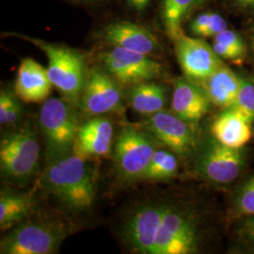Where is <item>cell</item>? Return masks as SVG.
I'll list each match as a JSON object with an SVG mask.
<instances>
[{"instance_id":"cell-15","label":"cell","mask_w":254,"mask_h":254,"mask_svg":"<svg viewBox=\"0 0 254 254\" xmlns=\"http://www.w3.org/2000/svg\"><path fill=\"white\" fill-rule=\"evenodd\" d=\"M113 126L109 119L97 117L78 128L73 152L84 158L109 155L113 140Z\"/></svg>"},{"instance_id":"cell-32","label":"cell","mask_w":254,"mask_h":254,"mask_svg":"<svg viewBox=\"0 0 254 254\" xmlns=\"http://www.w3.org/2000/svg\"><path fill=\"white\" fill-rule=\"evenodd\" d=\"M128 6L137 12L144 11L151 3V0H127Z\"/></svg>"},{"instance_id":"cell-9","label":"cell","mask_w":254,"mask_h":254,"mask_svg":"<svg viewBox=\"0 0 254 254\" xmlns=\"http://www.w3.org/2000/svg\"><path fill=\"white\" fill-rule=\"evenodd\" d=\"M173 42L182 71L193 81H202L224 66L213 47L201 39L183 33Z\"/></svg>"},{"instance_id":"cell-10","label":"cell","mask_w":254,"mask_h":254,"mask_svg":"<svg viewBox=\"0 0 254 254\" xmlns=\"http://www.w3.org/2000/svg\"><path fill=\"white\" fill-rule=\"evenodd\" d=\"M146 131L154 139L167 146L171 151L180 155H187L197 146V138L190 123L174 113L161 110L144 122Z\"/></svg>"},{"instance_id":"cell-25","label":"cell","mask_w":254,"mask_h":254,"mask_svg":"<svg viewBox=\"0 0 254 254\" xmlns=\"http://www.w3.org/2000/svg\"><path fill=\"white\" fill-rule=\"evenodd\" d=\"M236 209L238 217L254 216V175L246 182L239 192Z\"/></svg>"},{"instance_id":"cell-33","label":"cell","mask_w":254,"mask_h":254,"mask_svg":"<svg viewBox=\"0 0 254 254\" xmlns=\"http://www.w3.org/2000/svg\"><path fill=\"white\" fill-rule=\"evenodd\" d=\"M240 3H243L246 5H253L254 4V0H238Z\"/></svg>"},{"instance_id":"cell-5","label":"cell","mask_w":254,"mask_h":254,"mask_svg":"<svg viewBox=\"0 0 254 254\" xmlns=\"http://www.w3.org/2000/svg\"><path fill=\"white\" fill-rule=\"evenodd\" d=\"M66 236L62 225L50 221L28 222L10 231L1 240L2 254H50L58 252Z\"/></svg>"},{"instance_id":"cell-21","label":"cell","mask_w":254,"mask_h":254,"mask_svg":"<svg viewBox=\"0 0 254 254\" xmlns=\"http://www.w3.org/2000/svg\"><path fill=\"white\" fill-rule=\"evenodd\" d=\"M34 202L26 194H14L1 191L0 195V228L9 229L31 213Z\"/></svg>"},{"instance_id":"cell-11","label":"cell","mask_w":254,"mask_h":254,"mask_svg":"<svg viewBox=\"0 0 254 254\" xmlns=\"http://www.w3.org/2000/svg\"><path fill=\"white\" fill-rule=\"evenodd\" d=\"M168 205L145 204L136 209L124 229V237L133 251L152 254L155 239L161 226Z\"/></svg>"},{"instance_id":"cell-20","label":"cell","mask_w":254,"mask_h":254,"mask_svg":"<svg viewBox=\"0 0 254 254\" xmlns=\"http://www.w3.org/2000/svg\"><path fill=\"white\" fill-rule=\"evenodd\" d=\"M127 98L132 109L147 116L163 110L167 101L165 88L153 81L132 86L128 91Z\"/></svg>"},{"instance_id":"cell-18","label":"cell","mask_w":254,"mask_h":254,"mask_svg":"<svg viewBox=\"0 0 254 254\" xmlns=\"http://www.w3.org/2000/svg\"><path fill=\"white\" fill-rule=\"evenodd\" d=\"M251 123L235 109H226L212 125V133L221 144L242 148L252 136Z\"/></svg>"},{"instance_id":"cell-16","label":"cell","mask_w":254,"mask_h":254,"mask_svg":"<svg viewBox=\"0 0 254 254\" xmlns=\"http://www.w3.org/2000/svg\"><path fill=\"white\" fill-rule=\"evenodd\" d=\"M211 102L204 90L190 78H179L174 82L172 109L178 117L189 122L200 121L209 110Z\"/></svg>"},{"instance_id":"cell-14","label":"cell","mask_w":254,"mask_h":254,"mask_svg":"<svg viewBox=\"0 0 254 254\" xmlns=\"http://www.w3.org/2000/svg\"><path fill=\"white\" fill-rule=\"evenodd\" d=\"M102 37L112 46H118L137 53L154 56L160 50V44L147 27L129 21H119L108 25Z\"/></svg>"},{"instance_id":"cell-13","label":"cell","mask_w":254,"mask_h":254,"mask_svg":"<svg viewBox=\"0 0 254 254\" xmlns=\"http://www.w3.org/2000/svg\"><path fill=\"white\" fill-rule=\"evenodd\" d=\"M245 162L241 148H232L216 142L202 153L199 159V171L210 181L229 184L241 173Z\"/></svg>"},{"instance_id":"cell-1","label":"cell","mask_w":254,"mask_h":254,"mask_svg":"<svg viewBox=\"0 0 254 254\" xmlns=\"http://www.w3.org/2000/svg\"><path fill=\"white\" fill-rule=\"evenodd\" d=\"M85 160L73 152L48 163L45 173L47 191L72 210L89 208L95 199V183Z\"/></svg>"},{"instance_id":"cell-8","label":"cell","mask_w":254,"mask_h":254,"mask_svg":"<svg viewBox=\"0 0 254 254\" xmlns=\"http://www.w3.org/2000/svg\"><path fill=\"white\" fill-rule=\"evenodd\" d=\"M197 232L193 218L168 205L152 254H189L196 251Z\"/></svg>"},{"instance_id":"cell-17","label":"cell","mask_w":254,"mask_h":254,"mask_svg":"<svg viewBox=\"0 0 254 254\" xmlns=\"http://www.w3.org/2000/svg\"><path fill=\"white\" fill-rule=\"evenodd\" d=\"M52 86L47 69L32 59L22 60L14 84V92L19 99L27 103L44 102Z\"/></svg>"},{"instance_id":"cell-6","label":"cell","mask_w":254,"mask_h":254,"mask_svg":"<svg viewBox=\"0 0 254 254\" xmlns=\"http://www.w3.org/2000/svg\"><path fill=\"white\" fill-rule=\"evenodd\" d=\"M156 142L148 132L131 127L121 129L114 144L113 155L123 179H140L157 150Z\"/></svg>"},{"instance_id":"cell-24","label":"cell","mask_w":254,"mask_h":254,"mask_svg":"<svg viewBox=\"0 0 254 254\" xmlns=\"http://www.w3.org/2000/svg\"><path fill=\"white\" fill-rule=\"evenodd\" d=\"M229 109H235L245 117L251 124L254 122V84L241 78V85L233 106Z\"/></svg>"},{"instance_id":"cell-29","label":"cell","mask_w":254,"mask_h":254,"mask_svg":"<svg viewBox=\"0 0 254 254\" xmlns=\"http://www.w3.org/2000/svg\"><path fill=\"white\" fill-rule=\"evenodd\" d=\"M15 96L8 91H1L0 93V124L6 125L9 110Z\"/></svg>"},{"instance_id":"cell-31","label":"cell","mask_w":254,"mask_h":254,"mask_svg":"<svg viewBox=\"0 0 254 254\" xmlns=\"http://www.w3.org/2000/svg\"><path fill=\"white\" fill-rule=\"evenodd\" d=\"M247 220L242 226V234L254 245V216L247 217Z\"/></svg>"},{"instance_id":"cell-4","label":"cell","mask_w":254,"mask_h":254,"mask_svg":"<svg viewBox=\"0 0 254 254\" xmlns=\"http://www.w3.org/2000/svg\"><path fill=\"white\" fill-rule=\"evenodd\" d=\"M40 151L36 132L30 128L20 129L4 136L0 143L2 176L17 184L27 182L36 172Z\"/></svg>"},{"instance_id":"cell-23","label":"cell","mask_w":254,"mask_h":254,"mask_svg":"<svg viewBox=\"0 0 254 254\" xmlns=\"http://www.w3.org/2000/svg\"><path fill=\"white\" fill-rule=\"evenodd\" d=\"M178 161L175 155L167 150H156L140 179L168 180L175 176Z\"/></svg>"},{"instance_id":"cell-30","label":"cell","mask_w":254,"mask_h":254,"mask_svg":"<svg viewBox=\"0 0 254 254\" xmlns=\"http://www.w3.org/2000/svg\"><path fill=\"white\" fill-rule=\"evenodd\" d=\"M210 15L211 12H204L193 20L190 26L191 31L193 34H195L196 36L202 37L203 32L208 25Z\"/></svg>"},{"instance_id":"cell-7","label":"cell","mask_w":254,"mask_h":254,"mask_svg":"<svg viewBox=\"0 0 254 254\" xmlns=\"http://www.w3.org/2000/svg\"><path fill=\"white\" fill-rule=\"evenodd\" d=\"M100 59L106 71L123 85L153 81L163 73V66L150 56L118 46L103 52Z\"/></svg>"},{"instance_id":"cell-12","label":"cell","mask_w":254,"mask_h":254,"mask_svg":"<svg viewBox=\"0 0 254 254\" xmlns=\"http://www.w3.org/2000/svg\"><path fill=\"white\" fill-rule=\"evenodd\" d=\"M79 104L84 112L91 115L118 110L122 105V92L117 81L108 72L91 70L86 76Z\"/></svg>"},{"instance_id":"cell-2","label":"cell","mask_w":254,"mask_h":254,"mask_svg":"<svg viewBox=\"0 0 254 254\" xmlns=\"http://www.w3.org/2000/svg\"><path fill=\"white\" fill-rule=\"evenodd\" d=\"M38 46L48 59L47 73L52 85L70 103L79 102L85 84V64L81 55L64 46L46 43L32 37L16 35Z\"/></svg>"},{"instance_id":"cell-26","label":"cell","mask_w":254,"mask_h":254,"mask_svg":"<svg viewBox=\"0 0 254 254\" xmlns=\"http://www.w3.org/2000/svg\"><path fill=\"white\" fill-rule=\"evenodd\" d=\"M213 41L221 43L223 45H226L231 47H234V48L246 53L245 44L243 42V39L234 30L225 29L222 32L218 33V35L214 37Z\"/></svg>"},{"instance_id":"cell-28","label":"cell","mask_w":254,"mask_h":254,"mask_svg":"<svg viewBox=\"0 0 254 254\" xmlns=\"http://www.w3.org/2000/svg\"><path fill=\"white\" fill-rule=\"evenodd\" d=\"M212 47L218 57L226 60H238L245 55V52H242L234 47L223 45L218 42H214V41H213Z\"/></svg>"},{"instance_id":"cell-34","label":"cell","mask_w":254,"mask_h":254,"mask_svg":"<svg viewBox=\"0 0 254 254\" xmlns=\"http://www.w3.org/2000/svg\"><path fill=\"white\" fill-rule=\"evenodd\" d=\"M253 46H254V38H253Z\"/></svg>"},{"instance_id":"cell-22","label":"cell","mask_w":254,"mask_h":254,"mask_svg":"<svg viewBox=\"0 0 254 254\" xmlns=\"http://www.w3.org/2000/svg\"><path fill=\"white\" fill-rule=\"evenodd\" d=\"M202 0H162V20L168 36L173 41L184 33L182 22L193 7Z\"/></svg>"},{"instance_id":"cell-3","label":"cell","mask_w":254,"mask_h":254,"mask_svg":"<svg viewBox=\"0 0 254 254\" xmlns=\"http://www.w3.org/2000/svg\"><path fill=\"white\" fill-rule=\"evenodd\" d=\"M39 123L46 139L48 163L73 152L79 127L70 102L46 99L40 110Z\"/></svg>"},{"instance_id":"cell-19","label":"cell","mask_w":254,"mask_h":254,"mask_svg":"<svg viewBox=\"0 0 254 254\" xmlns=\"http://www.w3.org/2000/svg\"><path fill=\"white\" fill-rule=\"evenodd\" d=\"M200 83L211 104L226 109L231 108L236 101L241 78L226 66H222Z\"/></svg>"},{"instance_id":"cell-27","label":"cell","mask_w":254,"mask_h":254,"mask_svg":"<svg viewBox=\"0 0 254 254\" xmlns=\"http://www.w3.org/2000/svg\"><path fill=\"white\" fill-rule=\"evenodd\" d=\"M227 29V23L225 19L221 15L216 12H211L210 19H209L208 25L203 32V38L214 37L218 35V33L222 32L223 30Z\"/></svg>"}]
</instances>
